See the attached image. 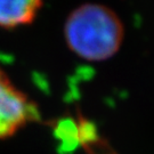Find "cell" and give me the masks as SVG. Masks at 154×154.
<instances>
[{
  "mask_svg": "<svg viewBox=\"0 0 154 154\" xmlns=\"http://www.w3.org/2000/svg\"><path fill=\"white\" fill-rule=\"evenodd\" d=\"M64 35L69 48L89 62H102L119 51L123 23L116 11L100 4L79 6L67 17Z\"/></svg>",
  "mask_w": 154,
  "mask_h": 154,
  "instance_id": "cell-1",
  "label": "cell"
},
{
  "mask_svg": "<svg viewBox=\"0 0 154 154\" xmlns=\"http://www.w3.org/2000/svg\"><path fill=\"white\" fill-rule=\"evenodd\" d=\"M38 119L35 105L0 69V139L11 136L26 123Z\"/></svg>",
  "mask_w": 154,
  "mask_h": 154,
  "instance_id": "cell-2",
  "label": "cell"
},
{
  "mask_svg": "<svg viewBox=\"0 0 154 154\" xmlns=\"http://www.w3.org/2000/svg\"><path fill=\"white\" fill-rule=\"evenodd\" d=\"M42 0H0V26L15 28L34 20Z\"/></svg>",
  "mask_w": 154,
  "mask_h": 154,
  "instance_id": "cell-3",
  "label": "cell"
},
{
  "mask_svg": "<svg viewBox=\"0 0 154 154\" xmlns=\"http://www.w3.org/2000/svg\"><path fill=\"white\" fill-rule=\"evenodd\" d=\"M56 134L66 149H75V146L79 144L78 125L72 121L71 119L62 120L56 129Z\"/></svg>",
  "mask_w": 154,
  "mask_h": 154,
  "instance_id": "cell-4",
  "label": "cell"
}]
</instances>
